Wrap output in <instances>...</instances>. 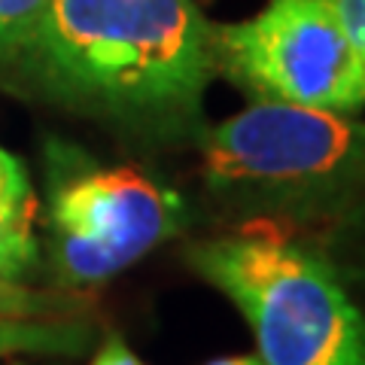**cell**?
<instances>
[{
	"label": "cell",
	"mask_w": 365,
	"mask_h": 365,
	"mask_svg": "<svg viewBox=\"0 0 365 365\" xmlns=\"http://www.w3.org/2000/svg\"><path fill=\"white\" fill-rule=\"evenodd\" d=\"M213 28L195 0H49L13 58L61 104L180 137L201 131Z\"/></svg>",
	"instance_id": "cell-1"
},
{
	"label": "cell",
	"mask_w": 365,
	"mask_h": 365,
	"mask_svg": "<svg viewBox=\"0 0 365 365\" xmlns=\"http://www.w3.org/2000/svg\"><path fill=\"white\" fill-rule=\"evenodd\" d=\"M198 143L207 192L250 220L332 222L365 195V122L341 113L253 101Z\"/></svg>",
	"instance_id": "cell-2"
},
{
	"label": "cell",
	"mask_w": 365,
	"mask_h": 365,
	"mask_svg": "<svg viewBox=\"0 0 365 365\" xmlns=\"http://www.w3.org/2000/svg\"><path fill=\"white\" fill-rule=\"evenodd\" d=\"M182 256L244 314L265 365H365L362 307L323 250L283 222L250 220Z\"/></svg>",
	"instance_id": "cell-3"
},
{
	"label": "cell",
	"mask_w": 365,
	"mask_h": 365,
	"mask_svg": "<svg viewBox=\"0 0 365 365\" xmlns=\"http://www.w3.org/2000/svg\"><path fill=\"white\" fill-rule=\"evenodd\" d=\"M46 177V250L61 289L113 280L189 225L186 198L134 165H101L52 143Z\"/></svg>",
	"instance_id": "cell-4"
},
{
	"label": "cell",
	"mask_w": 365,
	"mask_h": 365,
	"mask_svg": "<svg viewBox=\"0 0 365 365\" xmlns=\"http://www.w3.org/2000/svg\"><path fill=\"white\" fill-rule=\"evenodd\" d=\"M216 73L256 101L353 116L365 107V71L332 0H268L247 21L213 28Z\"/></svg>",
	"instance_id": "cell-5"
},
{
	"label": "cell",
	"mask_w": 365,
	"mask_h": 365,
	"mask_svg": "<svg viewBox=\"0 0 365 365\" xmlns=\"http://www.w3.org/2000/svg\"><path fill=\"white\" fill-rule=\"evenodd\" d=\"M91 341L83 319H0V359L79 356Z\"/></svg>",
	"instance_id": "cell-6"
},
{
	"label": "cell",
	"mask_w": 365,
	"mask_h": 365,
	"mask_svg": "<svg viewBox=\"0 0 365 365\" xmlns=\"http://www.w3.org/2000/svg\"><path fill=\"white\" fill-rule=\"evenodd\" d=\"M37 198L0 201V280H25L40 259V241L34 235Z\"/></svg>",
	"instance_id": "cell-7"
},
{
	"label": "cell",
	"mask_w": 365,
	"mask_h": 365,
	"mask_svg": "<svg viewBox=\"0 0 365 365\" xmlns=\"http://www.w3.org/2000/svg\"><path fill=\"white\" fill-rule=\"evenodd\" d=\"M323 256L332 262L344 283H362L365 287V195L350 207L326 222Z\"/></svg>",
	"instance_id": "cell-8"
},
{
	"label": "cell",
	"mask_w": 365,
	"mask_h": 365,
	"mask_svg": "<svg viewBox=\"0 0 365 365\" xmlns=\"http://www.w3.org/2000/svg\"><path fill=\"white\" fill-rule=\"evenodd\" d=\"M83 311L86 299L79 292H49L0 280V319H79Z\"/></svg>",
	"instance_id": "cell-9"
},
{
	"label": "cell",
	"mask_w": 365,
	"mask_h": 365,
	"mask_svg": "<svg viewBox=\"0 0 365 365\" xmlns=\"http://www.w3.org/2000/svg\"><path fill=\"white\" fill-rule=\"evenodd\" d=\"M49 0H0V55H13L40 21Z\"/></svg>",
	"instance_id": "cell-10"
},
{
	"label": "cell",
	"mask_w": 365,
	"mask_h": 365,
	"mask_svg": "<svg viewBox=\"0 0 365 365\" xmlns=\"http://www.w3.org/2000/svg\"><path fill=\"white\" fill-rule=\"evenodd\" d=\"M25 198H34L28 170L13 153H6L0 146V201H25Z\"/></svg>",
	"instance_id": "cell-11"
},
{
	"label": "cell",
	"mask_w": 365,
	"mask_h": 365,
	"mask_svg": "<svg viewBox=\"0 0 365 365\" xmlns=\"http://www.w3.org/2000/svg\"><path fill=\"white\" fill-rule=\"evenodd\" d=\"M332 9L341 21V28L356 46V52L365 46V0H332Z\"/></svg>",
	"instance_id": "cell-12"
},
{
	"label": "cell",
	"mask_w": 365,
	"mask_h": 365,
	"mask_svg": "<svg viewBox=\"0 0 365 365\" xmlns=\"http://www.w3.org/2000/svg\"><path fill=\"white\" fill-rule=\"evenodd\" d=\"M88 365H146L137 353L125 344V338L122 335H116V332H110L107 338H104V344L98 347V353L91 356V362Z\"/></svg>",
	"instance_id": "cell-13"
},
{
	"label": "cell",
	"mask_w": 365,
	"mask_h": 365,
	"mask_svg": "<svg viewBox=\"0 0 365 365\" xmlns=\"http://www.w3.org/2000/svg\"><path fill=\"white\" fill-rule=\"evenodd\" d=\"M204 365H265L259 353H237V356H220V359H210Z\"/></svg>",
	"instance_id": "cell-14"
},
{
	"label": "cell",
	"mask_w": 365,
	"mask_h": 365,
	"mask_svg": "<svg viewBox=\"0 0 365 365\" xmlns=\"http://www.w3.org/2000/svg\"><path fill=\"white\" fill-rule=\"evenodd\" d=\"M359 61H362V71H365V46L359 49Z\"/></svg>",
	"instance_id": "cell-15"
}]
</instances>
